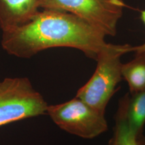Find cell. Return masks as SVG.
Masks as SVG:
<instances>
[{
  "instance_id": "277c9868",
  "label": "cell",
  "mask_w": 145,
  "mask_h": 145,
  "mask_svg": "<svg viewBox=\"0 0 145 145\" xmlns=\"http://www.w3.org/2000/svg\"><path fill=\"white\" fill-rule=\"evenodd\" d=\"M46 114L61 129L83 138H93L108 129L104 113L77 97L63 104L48 106Z\"/></svg>"
},
{
  "instance_id": "ba28073f",
  "label": "cell",
  "mask_w": 145,
  "mask_h": 145,
  "mask_svg": "<svg viewBox=\"0 0 145 145\" xmlns=\"http://www.w3.org/2000/svg\"><path fill=\"white\" fill-rule=\"evenodd\" d=\"M135 57L130 62L122 64V75L128 83L130 93L145 89V51L135 50Z\"/></svg>"
},
{
  "instance_id": "8992f818",
  "label": "cell",
  "mask_w": 145,
  "mask_h": 145,
  "mask_svg": "<svg viewBox=\"0 0 145 145\" xmlns=\"http://www.w3.org/2000/svg\"><path fill=\"white\" fill-rule=\"evenodd\" d=\"M42 0H0V28L8 31L25 24L41 8Z\"/></svg>"
},
{
  "instance_id": "5b68a950",
  "label": "cell",
  "mask_w": 145,
  "mask_h": 145,
  "mask_svg": "<svg viewBox=\"0 0 145 145\" xmlns=\"http://www.w3.org/2000/svg\"><path fill=\"white\" fill-rule=\"evenodd\" d=\"M40 8L72 14L92 24L106 35L115 36L124 7L110 0H42Z\"/></svg>"
},
{
  "instance_id": "9c48e42d",
  "label": "cell",
  "mask_w": 145,
  "mask_h": 145,
  "mask_svg": "<svg viewBox=\"0 0 145 145\" xmlns=\"http://www.w3.org/2000/svg\"><path fill=\"white\" fill-rule=\"evenodd\" d=\"M137 135L133 131L121 113L117 112L113 135L108 145H137Z\"/></svg>"
},
{
  "instance_id": "6da1fadb",
  "label": "cell",
  "mask_w": 145,
  "mask_h": 145,
  "mask_svg": "<svg viewBox=\"0 0 145 145\" xmlns=\"http://www.w3.org/2000/svg\"><path fill=\"white\" fill-rule=\"evenodd\" d=\"M100 29L79 16L44 9L22 26L3 32L1 46L11 55L30 58L55 47H70L96 60L107 45Z\"/></svg>"
},
{
  "instance_id": "7c38bea8",
  "label": "cell",
  "mask_w": 145,
  "mask_h": 145,
  "mask_svg": "<svg viewBox=\"0 0 145 145\" xmlns=\"http://www.w3.org/2000/svg\"><path fill=\"white\" fill-rule=\"evenodd\" d=\"M110 1L114 3H116V4L121 5V6H123V7H124L125 5H126L123 0H110Z\"/></svg>"
},
{
  "instance_id": "7a4b0ae2",
  "label": "cell",
  "mask_w": 145,
  "mask_h": 145,
  "mask_svg": "<svg viewBox=\"0 0 145 145\" xmlns=\"http://www.w3.org/2000/svg\"><path fill=\"white\" fill-rule=\"evenodd\" d=\"M132 51L129 44H107L97 55L95 71L86 84L78 90L76 97L95 110L104 113L116 86L123 79V54Z\"/></svg>"
},
{
  "instance_id": "30bf717a",
  "label": "cell",
  "mask_w": 145,
  "mask_h": 145,
  "mask_svg": "<svg viewBox=\"0 0 145 145\" xmlns=\"http://www.w3.org/2000/svg\"><path fill=\"white\" fill-rule=\"evenodd\" d=\"M141 19L145 24V10L141 12ZM135 50H144L145 51V42L139 46L132 47V51H135Z\"/></svg>"
},
{
  "instance_id": "52a82bcc",
  "label": "cell",
  "mask_w": 145,
  "mask_h": 145,
  "mask_svg": "<svg viewBox=\"0 0 145 145\" xmlns=\"http://www.w3.org/2000/svg\"><path fill=\"white\" fill-rule=\"evenodd\" d=\"M118 112L122 114L137 137L142 134L145 125V89L127 94L120 102Z\"/></svg>"
},
{
  "instance_id": "3957f363",
  "label": "cell",
  "mask_w": 145,
  "mask_h": 145,
  "mask_svg": "<svg viewBox=\"0 0 145 145\" xmlns=\"http://www.w3.org/2000/svg\"><path fill=\"white\" fill-rule=\"evenodd\" d=\"M48 105L26 77L0 81V126L46 114Z\"/></svg>"
},
{
  "instance_id": "8fae6325",
  "label": "cell",
  "mask_w": 145,
  "mask_h": 145,
  "mask_svg": "<svg viewBox=\"0 0 145 145\" xmlns=\"http://www.w3.org/2000/svg\"><path fill=\"white\" fill-rule=\"evenodd\" d=\"M137 145H145V136L143 133L137 137Z\"/></svg>"
}]
</instances>
